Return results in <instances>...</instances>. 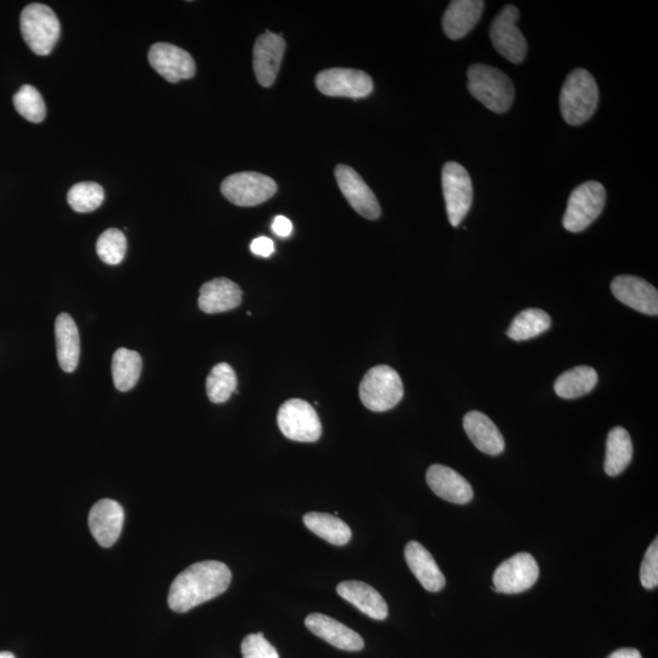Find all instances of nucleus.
I'll list each match as a JSON object with an SVG mask.
<instances>
[{
    "mask_svg": "<svg viewBox=\"0 0 658 658\" xmlns=\"http://www.w3.org/2000/svg\"><path fill=\"white\" fill-rule=\"evenodd\" d=\"M442 184L450 225L459 227L473 202L471 176L464 166L449 161L443 167Z\"/></svg>",
    "mask_w": 658,
    "mask_h": 658,
    "instance_id": "6e6552de",
    "label": "nucleus"
},
{
    "mask_svg": "<svg viewBox=\"0 0 658 658\" xmlns=\"http://www.w3.org/2000/svg\"><path fill=\"white\" fill-rule=\"evenodd\" d=\"M286 41L280 35L266 31L256 39L254 46V71L262 87H271L280 71Z\"/></svg>",
    "mask_w": 658,
    "mask_h": 658,
    "instance_id": "f3484780",
    "label": "nucleus"
},
{
    "mask_svg": "<svg viewBox=\"0 0 658 658\" xmlns=\"http://www.w3.org/2000/svg\"><path fill=\"white\" fill-rule=\"evenodd\" d=\"M306 528L329 544L343 546L351 540V529L339 517L329 513L309 512L303 518Z\"/></svg>",
    "mask_w": 658,
    "mask_h": 658,
    "instance_id": "bb28decb",
    "label": "nucleus"
},
{
    "mask_svg": "<svg viewBox=\"0 0 658 658\" xmlns=\"http://www.w3.org/2000/svg\"><path fill=\"white\" fill-rule=\"evenodd\" d=\"M126 250V237L120 230L110 228L100 234L97 242V254L105 264L119 265L125 259Z\"/></svg>",
    "mask_w": 658,
    "mask_h": 658,
    "instance_id": "72a5a7b5",
    "label": "nucleus"
},
{
    "mask_svg": "<svg viewBox=\"0 0 658 658\" xmlns=\"http://www.w3.org/2000/svg\"><path fill=\"white\" fill-rule=\"evenodd\" d=\"M599 87L589 71L576 69L563 83L560 108L563 120L571 126H581L594 115L599 104Z\"/></svg>",
    "mask_w": 658,
    "mask_h": 658,
    "instance_id": "f03ea898",
    "label": "nucleus"
},
{
    "mask_svg": "<svg viewBox=\"0 0 658 658\" xmlns=\"http://www.w3.org/2000/svg\"><path fill=\"white\" fill-rule=\"evenodd\" d=\"M149 63L161 77L171 83L189 80L195 74L192 55L170 43H155L149 50Z\"/></svg>",
    "mask_w": 658,
    "mask_h": 658,
    "instance_id": "4468645a",
    "label": "nucleus"
},
{
    "mask_svg": "<svg viewBox=\"0 0 658 658\" xmlns=\"http://www.w3.org/2000/svg\"><path fill=\"white\" fill-rule=\"evenodd\" d=\"M316 87L328 97L365 98L373 91L366 72L353 69H328L316 76Z\"/></svg>",
    "mask_w": 658,
    "mask_h": 658,
    "instance_id": "f8f14e48",
    "label": "nucleus"
},
{
    "mask_svg": "<svg viewBox=\"0 0 658 658\" xmlns=\"http://www.w3.org/2000/svg\"><path fill=\"white\" fill-rule=\"evenodd\" d=\"M22 37L37 55H48L58 43L60 22L47 5L32 3L22 10L20 18Z\"/></svg>",
    "mask_w": 658,
    "mask_h": 658,
    "instance_id": "39448f33",
    "label": "nucleus"
},
{
    "mask_svg": "<svg viewBox=\"0 0 658 658\" xmlns=\"http://www.w3.org/2000/svg\"><path fill=\"white\" fill-rule=\"evenodd\" d=\"M237 375L233 368L221 362L216 365L206 379V393L211 403L223 404L237 393Z\"/></svg>",
    "mask_w": 658,
    "mask_h": 658,
    "instance_id": "7c9ffc66",
    "label": "nucleus"
},
{
    "mask_svg": "<svg viewBox=\"0 0 658 658\" xmlns=\"http://www.w3.org/2000/svg\"><path fill=\"white\" fill-rule=\"evenodd\" d=\"M598 372L593 367L578 366L556 379L555 392L562 399H577L593 392L598 384Z\"/></svg>",
    "mask_w": 658,
    "mask_h": 658,
    "instance_id": "a878e982",
    "label": "nucleus"
},
{
    "mask_svg": "<svg viewBox=\"0 0 658 658\" xmlns=\"http://www.w3.org/2000/svg\"><path fill=\"white\" fill-rule=\"evenodd\" d=\"M124 521V509L117 501L100 500L89 512V531L100 546L110 548L119 540Z\"/></svg>",
    "mask_w": 658,
    "mask_h": 658,
    "instance_id": "dca6fc26",
    "label": "nucleus"
},
{
    "mask_svg": "<svg viewBox=\"0 0 658 658\" xmlns=\"http://www.w3.org/2000/svg\"><path fill=\"white\" fill-rule=\"evenodd\" d=\"M55 339L61 370L74 372L80 361V334L74 319L68 314H61L55 321Z\"/></svg>",
    "mask_w": 658,
    "mask_h": 658,
    "instance_id": "393cba45",
    "label": "nucleus"
},
{
    "mask_svg": "<svg viewBox=\"0 0 658 658\" xmlns=\"http://www.w3.org/2000/svg\"><path fill=\"white\" fill-rule=\"evenodd\" d=\"M468 91L485 108L496 114L510 110L515 99V87L510 77L493 66L475 64L467 70Z\"/></svg>",
    "mask_w": 658,
    "mask_h": 658,
    "instance_id": "7ed1b4c3",
    "label": "nucleus"
},
{
    "mask_svg": "<svg viewBox=\"0 0 658 658\" xmlns=\"http://www.w3.org/2000/svg\"><path fill=\"white\" fill-rule=\"evenodd\" d=\"M426 479L432 492L449 503L465 505L473 499L471 484L453 468L433 465L428 468Z\"/></svg>",
    "mask_w": 658,
    "mask_h": 658,
    "instance_id": "a211bd4d",
    "label": "nucleus"
},
{
    "mask_svg": "<svg viewBox=\"0 0 658 658\" xmlns=\"http://www.w3.org/2000/svg\"><path fill=\"white\" fill-rule=\"evenodd\" d=\"M231 582L232 572L225 563L219 561L194 563L178 574L172 582L167 602L172 611L188 612L225 593Z\"/></svg>",
    "mask_w": 658,
    "mask_h": 658,
    "instance_id": "f257e3e1",
    "label": "nucleus"
},
{
    "mask_svg": "<svg viewBox=\"0 0 658 658\" xmlns=\"http://www.w3.org/2000/svg\"><path fill=\"white\" fill-rule=\"evenodd\" d=\"M277 422L283 436L294 442L315 443L321 438L320 417L308 401H286L278 410Z\"/></svg>",
    "mask_w": 658,
    "mask_h": 658,
    "instance_id": "0eeeda50",
    "label": "nucleus"
},
{
    "mask_svg": "<svg viewBox=\"0 0 658 658\" xmlns=\"http://www.w3.org/2000/svg\"><path fill=\"white\" fill-rule=\"evenodd\" d=\"M277 189V183L271 177L259 172H239L228 176L221 184L223 197L243 208L267 202Z\"/></svg>",
    "mask_w": 658,
    "mask_h": 658,
    "instance_id": "1a4fd4ad",
    "label": "nucleus"
},
{
    "mask_svg": "<svg viewBox=\"0 0 658 658\" xmlns=\"http://www.w3.org/2000/svg\"><path fill=\"white\" fill-rule=\"evenodd\" d=\"M484 2L482 0H454L443 16V30L446 37L457 41L470 33L481 20Z\"/></svg>",
    "mask_w": 658,
    "mask_h": 658,
    "instance_id": "412c9836",
    "label": "nucleus"
},
{
    "mask_svg": "<svg viewBox=\"0 0 658 658\" xmlns=\"http://www.w3.org/2000/svg\"><path fill=\"white\" fill-rule=\"evenodd\" d=\"M551 326V317L540 309H526L520 312L507 329V336L516 342H523L540 336Z\"/></svg>",
    "mask_w": 658,
    "mask_h": 658,
    "instance_id": "c756f323",
    "label": "nucleus"
},
{
    "mask_svg": "<svg viewBox=\"0 0 658 658\" xmlns=\"http://www.w3.org/2000/svg\"><path fill=\"white\" fill-rule=\"evenodd\" d=\"M360 399L366 409L386 412L394 409L404 397V384L399 373L387 365L372 367L360 384Z\"/></svg>",
    "mask_w": 658,
    "mask_h": 658,
    "instance_id": "20e7f679",
    "label": "nucleus"
},
{
    "mask_svg": "<svg viewBox=\"0 0 658 658\" xmlns=\"http://www.w3.org/2000/svg\"><path fill=\"white\" fill-rule=\"evenodd\" d=\"M272 231L277 234L278 237L287 238L291 236L293 231V225L291 220L287 219L286 216H277L272 222Z\"/></svg>",
    "mask_w": 658,
    "mask_h": 658,
    "instance_id": "4c0bfd02",
    "label": "nucleus"
},
{
    "mask_svg": "<svg viewBox=\"0 0 658 658\" xmlns=\"http://www.w3.org/2000/svg\"><path fill=\"white\" fill-rule=\"evenodd\" d=\"M243 658H280L278 652L262 633L249 634L242 643Z\"/></svg>",
    "mask_w": 658,
    "mask_h": 658,
    "instance_id": "f704fd0d",
    "label": "nucleus"
},
{
    "mask_svg": "<svg viewBox=\"0 0 658 658\" xmlns=\"http://www.w3.org/2000/svg\"><path fill=\"white\" fill-rule=\"evenodd\" d=\"M199 308L205 314H220L238 308L242 303V289L227 278L206 282L199 291Z\"/></svg>",
    "mask_w": 658,
    "mask_h": 658,
    "instance_id": "aec40b11",
    "label": "nucleus"
},
{
    "mask_svg": "<svg viewBox=\"0 0 658 658\" xmlns=\"http://www.w3.org/2000/svg\"><path fill=\"white\" fill-rule=\"evenodd\" d=\"M520 11L513 5H506L490 26V39L499 54L512 64H521L527 55V41L517 27Z\"/></svg>",
    "mask_w": 658,
    "mask_h": 658,
    "instance_id": "9d476101",
    "label": "nucleus"
},
{
    "mask_svg": "<svg viewBox=\"0 0 658 658\" xmlns=\"http://www.w3.org/2000/svg\"><path fill=\"white\" fill-rule=\"evenodd\" d=\"M337 593L372 620L384 621L388 617V605L383 596L371 585L358 581L338 584Z\"/></svg>",
    "mask_w": 658,
    "mask_h": 658,
    "instance_id": "4be33fe9",
    "label": "nucleus"
},
{
    "mask_svg": "<svg viewBox=\"0 0 658 658\" xmlns=\"http://www.w3.org/2000/svg\"><path fill=\"white\" fill-rule=\"evenodd\" d=\"M405 560L412 573L422 584V587L431 593H438L445 587L444 574L440 571L436 560L425 546L417 542H410L405 548Z\"/></svg>",
    "mask_w": 658,
    "mask_h": 658,
    "instance_id": "5701e85b",
    "label": "nucleus"
},
{
    "mask_svg": "<svg viewBox=\"0 0 658 658\" xmlns=\"http://www.w3.org/2000/svg\"><path fill=\"white\" fill-rule=\"evenodd\" d=\"M14 107L27 121L39 124L47 116L46 103L37 89L30 85L22 86L13 98Z\"/></svg>",
    "mask_w": 658,
    "mask_h": 658,
    "instance_id": "2f4dec72",
    "label": "nucleus"
},
{
    "mask_svg": "<svg viewBox=\"0 0 658 658\" xmlns=\"http://www.w3.org/2000/svg\"><path fill=\"white\" fill-rule=\"evenodd\" d=\"M305 626L314 633L316 637L327 641L334 648L345 651H360L364 649L365 643L359 633L354 632L343 623L322 613H312L306 617Z\"/></svg>",
    "mask_w": 658,
    "mask_h": 658,
    "instance_id": "6ab92c4d",
    "label": "nucleus"
},
{
    "mask_svg": "<svg viewBox=\"0 0 658 658\" xmlns=\"http://www.w3.org/2000/svg\"><path fill=\"white\" fill-rule=\"evenodd\" d=\"M633 459V443L627 429H611L606 444L605 472L610 477L621 475Z\"/></svg>",
    "mask_w": 658,
    "mask_h": 658,
    "instance_id": "cd10ccee",
    "label": "nucleus"
},
{
    "mask_svg": "<svg viewBox=\"0 0 658 658\" xmlns=\"http://www.w3.org/2000/svg\"><path fill=\"white\" fill-rule=\"evenodd\" d=\"M334 175L340 191L356 213L368 220H377L381 216V205L375 193L353 167L338 165Z\"/></svg>",
    "mask_w": 658,
    "mask_h": 658,
    "instance_id": "ddd939ff",
    "label": "nucleus"
},
{
    "mask_svg": "<svg viewBox=\"0 0 658 658\" xmlns=\"http://www.w3.org/2000/svg\"><path fill=\"white\" fill-rule=\"evenodd\" d=\"M0 658H16L11 652L9 651H0Z\"/></svg>",
    "mask_w": 658,
    "mask_h": 658,
    "instance_id": "ea45409f",
    "label": "nucleus"
},
{
    "mask_svg": "<svg viewBox=\"0 0 658 658\" xmlns=\"http://www.w3.org/2000/svg\"><path fill=\"white\" fill-rule=\"evenodd\" d=\"M640 581L645 589H656L658 585V539L646 551L640 568Z\"/></svg>",
    "mask_w": 658,
    "mask_h": 658,
    "instance_id": "c9c22d12",
    "label": "nucleus"
},
{
    "mask_svg": "<svg viewBox=\"0 0 658 658\" xmlns=\"http://www.w3.org/2000/svg\"><path fill=\"white\" fill-rule=\"evenodd\" d=\"M68 202L77 213H92L104 202V189L94 182L75 184L68 194Z\"/></svg>",
    "mask_w": 658,
    "mask_h": 658,
    "instance_id": "473e14b6",
    "label": "nucleus"
},
{
    "mask_svg": "<svg viewBox=\"0 0 658 658\" xmlns=\"http://www.w3.org/2000/svg\"><path fill=\"white\" fill-rule=\"evenodd\" d=\"M611 292L622 304L649 316L658 315V292L649 282L637 276H618L611 283Z\"/></svg>",
    "mask_w": 658,
    "mask_h": 658,
    "instance_id": "2eb2a0df",
    "label": "nucleus"
},
{
    "mask_svg": "<svg viewBox=\"0 0 658 658\" xmlns=\"http://www.w3.org/2000/svg\"><path fill=\"white\" fill-rule=\"evenodd\" d=\"M609 658H643L637 649H621L609 656Z\"/></svg>",
    "mask_w": 658,
    "mask_h": 658,
    "instance_id": "58836bf2",
    "label": "nucleus"
},
{
    "mask_svg": "<svg viewBox=\"0 0 658 658\" xmlns=\"http://www.w3.org/2000/svg\"><path fill=\"white\" fill-rule=\"evenodd\" d=\"M539 578V566L534 557L521 552L496 568L493 577L496 593L521 594L531 589Z\"/></svg>",
    "mask_w": 658,
    "mask_h": 658,
    "instance_id": "9b49d317",
    "label": "nucleus"
},
{
    "mask_svg": "<svg viewBox=\"0 0 658 658\" xmlns=\"http://www.w3.org/2000/svg\"><path fill=\"white\" fill-rule=\"evenodd\" d=\"M250 250L253 254L262 256V258H269L275 252V244L270 238L259 237L250 244Z\"/></svg>",
    "mask_w": 658,
    "mask_h": 658,
    "instance_id": "e433bc0d",
    "label": "nucleus"
},
{
    "mask_svg": "<svg viewBox=\"0 0 658 658\" xmlns=\"http://www.w3.org/2000/svg\"><path fill=\"white\" fill-rule=\"evenodd\" d=\"M464 428L468 438L482 453L496 456L505 450L503 434L483 412H468L464 418Z\"/></svg>",
    "mask_w": 658,
    "mask_h": 658,
    "instance_id": "b1692460",
    "label": "nucleus"
},
{
    "mask_svg": "<svg viewBox=\"0 0 658 658\" xmlns=\"http://www.w3.org/2000/svg\"><path fill=\"white\" fill-rule=\"evenodd\" d=\"M606 204V191L601 183L589 181L581 184L568 199L563 227L568 232L579 233L587 228L601 215Z\"/></svg>",
    "mask_w": 658,
    "mask_h": 658,
    "instance_id": "423d86ee",
    "label": "nucleus"
},
{
    "mask_svg": "<svg viewBox=\"0 0 658 658\" xmlns=\"http://www.w3.org/2000/svg\"><path fill=\"white\" fill-rule=\"evenodd\" d=\"M114 384L120 392L135 388L142 372V358L137 351L120 348L116 351L111 364Z\"/></svg>",
    "mask_w": 658,
    "mask_h": 658,
    "instance_id": "c85d7f7f",
    "label": "nucleus"
}]
</instances>
